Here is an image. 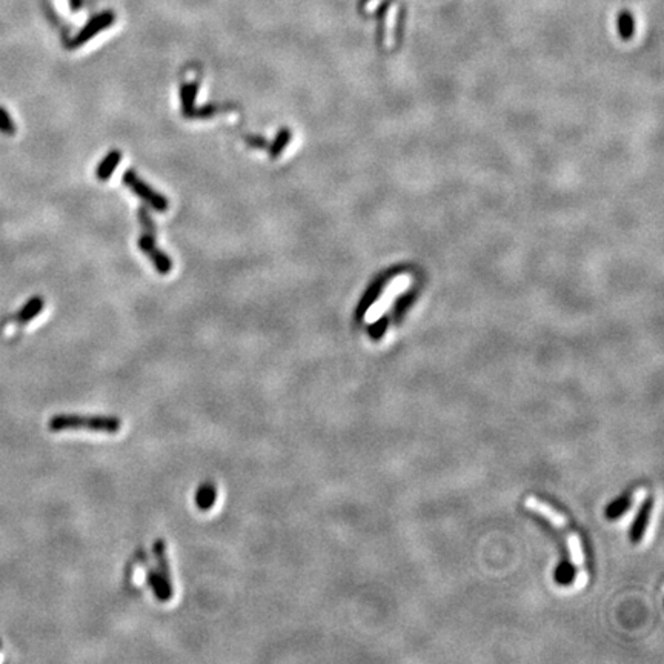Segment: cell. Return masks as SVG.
I'll use <instances>...</instances> for the list:
<instances>
[{
	"label": "cell",
	"mask_w": 664,
	"mask_h": 664,
	"mask_svg": "<svg viewBox=\"0 0 664 664\" xmlns=\"http://www.w3.org/2000/svg\"><path fill=\"white\" fill-rule=\"evenodd\" d=\"M114 20H115V16H114L113 11L102 12L100 16L94 17L91 22H88L84 26V28H82V31L77 34V36L73 39V42L70 44V48H79L84 44L90 42V40L95 36V34H99L100 31L109 28V26L114 23Z\"/></svg>",
	"instance_id": "obj_5"
},
{
	"label": "cell",
	"mask_w": 664,
	"mask_h": 664,
	"mask_svg": "<svg viewBox=\"0 0 664 664\" xmlns=\"http://www.w3.org/2000/svg\"><path fill=\"white\" fill-rule=\"evenodd\" d=\"M123 183L126 184V187L133 191L134 194L139 196L142 200H145L148 202L151 207L155 209V211H159V212H165L168 211V200L165 197H163L162 194L159 193H155V191L153 188H149L148 184L140 180L139 179V176H137L133 169H128L125 174H123Z\"/></svg>",
	"instance_id": "obj_3"
},
{
	"label": "cell",
	"mask_w": 664,
	"mask_h": 664,
	"mask_svg": "<svg viewBox=\"0 0 664 664\" xmlns=\"http://www.w3.org/2000/svg\"><path fill=\"white\" fill-rule=\"evenodd\" d=\"M139 246H140V249L145 252V254L149 258H151V262L155 266L157 272L163 274V276H167V274L171 272V269H173V262H171L169 257L165 254V252H162L160 249L155 248L154 228L153 227L149 228V231L146 229L145 236H143L139 240Z\"/></svg>",
	"instance_id": "obj_4"
},
{
	"label": "cell",
	"mask_w": 664,
	"mask_h": 664,
	"mask_svg": "<svg viewBox=\"0 0 664 664\" xmlns=\"http://www.w3.org/2000/svg\"><path fill=\"white\" fill-rule=\"evenodd\" d=\"M216 498H217L216 486L209 482L203 483L200 488L197 489V494H196L197 508L200 511H209L212 506H214Z\"/></svg>",
	"instance_id": "obj_8"
},
{
	"label": "cell",
	"mask_w": 664,
	"mask_h": 664,
	"mask_svg": "<svg viewBox=\"0 0 664 664\" xmlns=\"http://www.w3.org/2000/svg\"><path fill=\"white\" fill-rule=\"evenodd\" d=\"M153 552L157 561V572H159L163 578H167L171 581V572H169V565L167 558V547L163 540H155L153 546Z\"/></svg>",
	"instance_id": "obj_10"
},
{
	"label": "cell",
	"mask_w": 664,
	"mask_h": 664,
	"mask_svg": "<svg viewBox=\"0 0 664 664\" xmlns=\"http://www.w3.org/2000/svg\"><path fill=\"white\" fill-rule=\"evenodd\" d=\"M197 91H198V84L197 82H191V84H184L182 85L180 88V100H182V109H183V114L184 115H189L191 117V114H193L194 111V102H196V97H197Z\"/></svg>",
	"instance_id": "obj_9"
},
{
	"label": "cell",
	"mask_w": 664,
	"mask_h": 664,
	"mask_svg": "<svg viewBox=\"0 0 664 664\" xmlns=\"http://www.w3.org/2000/svg\"><path fill=\"white\" fill-rule=\"evenodd\" d=\"M290 140H291L290 129H287V128L280 129V131L276 135V139H274V142L271 143V146H269V155L272 157V159H277V157L285 151V148L287 146Z\"/></svg>",
	"instance_id": "obj_12"
},
{
	"label": "cell",
	"mask_w": 664,
	"mask_h": 664,
	"mask_svg": "<svg viewBox=\"0 0 664 664\" xmlns=\"http://www.w3.org/2000/svg\"><path fill=\"white\" fill-rule=\"evenodd\" d=\"M649 513H650V504H647L646 508L640 512L638 522H636L635 528H634V540H638L643 535V532H645L647 520H649Z\"/></svg>",
	"instance_id": "obj_15"
},
{
	"label": "cell",
	"mask_w": 664,
	"mask_h": 664,
	"mask_svg": "<svg viewBox=\"0 0 664 664\" xmlns=\"http://www.w3.org/2000/svg\"><path fill=\"white\" fill-rule=\"evenodd\" d=\"M248 142H249L251 145L254 146V148H257V146L260 148V146H265V145H266V142L262 139V137H257V135H256V137H249Z\"/></svg>",
	"instance_id": "obj_16"
},
{
	"label": "cell",
	"mask_w": 664,
	"mask_h": 664,
	"mask_svg": "<svg viewBox=\"0 0 664 664\" xmlns=\"http://www.w3.org/2000/svg\"><path fill=\"white\" fill-rule=\"evenodd\" d=\"M44 310V298L40 297H32L28 302L23 305L22 310L17 314V321L19 323H28L34 317L39 316Z\"/></svg>",
	"instance_id": "obj_11"
},
{
	"label": "cell",
	"mask_w": 664,
	"mask_h": 664,
	"mask_svg": "<svg viewBox=\"0 0 664 664\" xmlns=\"http://www.w3.org/2000/svg\"><path fill=\"white\" fill-rule=\"evenodd\" d=\"M0 649H2V641H0Z\"/></svg>",
	"instance_id": "obj_18"
},
{
	"label": "cell",
	"mask_w": 664,
	"mask_h": 664,
	"mask_svg": "<svg viewBox=\"0 0 664 664\" xmlns=\"http://www.w3.org/2000/svg\"><path fill=\"white\" fill-rule=\"evenodd\" d=\"M368 2H369V0H361V6H365Z\"/></svg>",
	"instance_id": "obj_17"
},
{
	"label": "cell",
	"mask_w": 664,
	"mask_h": 664,
	"mask_svg": "<svg viewBox=\"0 0 664 664\" xmlns=\"http://www.w3.org/2000/svg\"><path fill=\"white\" fill-rule=\"evenodd\" d=\"M0 131L6 135H12L16 133L15 120L11 119V115L3 106H0Z\"/></svg>",
	"instance_id": "obj_14"
},
{
	"label": "cell",
	"mask_w": 664,
	"mask_h": 664,
	"mask_svg": "<svg viewBox=\"0 0 664 664\" xmlns=\"http://www.w3.org/2000/svg\"><path fill=\"white\" fill-rule=\"evenodd\" d=\"M524 506L528 509L540 513V515L544 517L546 520H549V522L553 526H557L558 531L563 533L566 542H567V546H569L571 558L573 561L575 567H577V583H575V586H577V587L583 586L586 583V571H585L586 557H585L583 544H581L580 535L572 531L571 524H569V520H567V517L563 515V513L558 512L556 508H552L551 504H547L546 502H542V500H538L537 497H533V495H529L528 498L524 500Z\"/></svg>",
	"instance_id": "obj_1"
},
{
	"label": "cell",
	"mask_w": 664,
	"mask_h": 664,
	"mask_svg": "<svg viewBox=\"0 0 664 664\" xmlns=\"http://www.w3.org/2000/svg\"><path fill=\"white\" fill-rule=\"evenodd\" d=\"M635 30V22L634 17L629 11H621L618 16V31L621 34L623 39H631Z\"/></svg>",
	"instance_id": "obj_13"
},
{
	"label": "cell",
	"mask_w": 664,
	"mask_h": 664,
	"mask_svg": "<svg viewBox=\"0 0 664 664\" xmlns=\"http://www.w3.org/2000/svg\"><path fill=\"white\" fill-rule=\"evenodd\" d=\"M48 428L53 433H60L66 429H90L93 433L117 434L122 429V421L117 417L106 415H73L59 414L48 421Z\"/></svg>",
	"instance_id": "obj_2"
},
{
	"label": "cell",
	"mask_w": 664,
	"mask_h": 664,
	"mask_svg": "<svg viewBox=\"0 0 664 664\" xmlns=\"http://www.w3.org/2000/svg\"><path fill=\"white\" fill-rule=\"evenodd\" d=\"M120 160H122V154H120V151H117V149H114V151L108 153L105 155V159L100 162V165L97 167V169H95V177H97L99 180H104V182L108 180L109 177L114 174L115 168L119 167Z\"/></svg>",
	"instance_id": "obj_7"
},
{
	"label": "cell",
	"mask_w": 664,
	"mask_h": 664,
	"mask_svg": "<svg viewBox=\"0 0 664 664\" xmlns=\"http://www.w3.org/2000/svg\"><path fill=\"white\" fill-rule=\"evenodd\" d=\"M148 583L151 586L157 600L169 601L171 597H173V586H171V581L163 578L157 571L148 572Z\"/></svg>",
	"instance_id": "obj_6"
}]
</instances>
